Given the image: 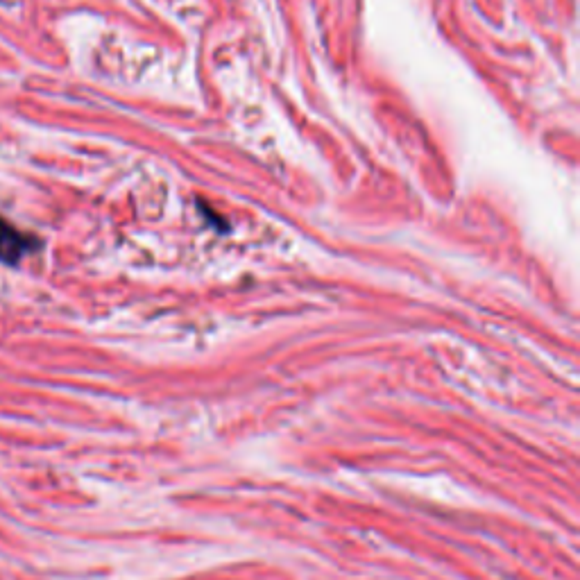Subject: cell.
<instances>
[{"label": "cell", "instance_id": "cell-1", "mask_svg": "<svg viewBox=\"0 0 580 580\" xmlns=\"http://www.w3.org/2000/svg\"><path fill=\"white\" fill-rule=\"evenodd\" d=\"M30 247V236L21 234L14 225L0 218V261L14 266L25 252H30Z\"/></svg>", "mask_w": 580, "mask_h": 580}]
</instances>
